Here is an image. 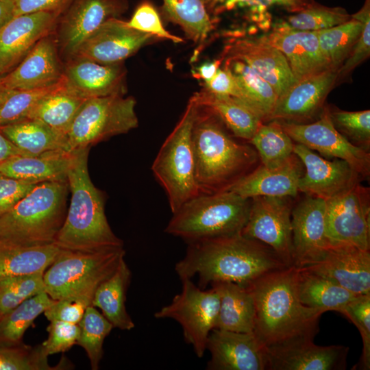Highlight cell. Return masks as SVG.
<instances>
[{"label": "cell", "mask_w": 370, "mask_h": 370, "mask_svg": "<svg viewBox=\"0 0 370 370\" xmlns=\"http://www.w3.org/2000/svg\"><path fill=\"white\" fill-rule=\"evenodd\" d=\"M175 264L180 279L198 276V286L230 282L249 288L262 276L287 266L275 251L241 233L187 243Z\"/></svg>", "instance_id": "6da1fadb"}, {"label": "cell", "mask_w": 370, "mask_h": 370, "mask_svg": "<svg viewBox=\"0 0 370 370\" xmlns=\"http://www.w3.org/2000/svg\"><path fill=\"white\" fill-rule=\"evenodd\" d=\"M249 288L255 302L254 334L264 347L317 333L325 312L301 303L295 266L271 272Z\"/></svg>", "instance_id": "7a4b0ae2"}, {"label": "cell", "mask_w": 370, "mask_h": 370, "mask_svg": "<svg viewBox=\"0 0 370 370\" xmlns=\"http://www.w3.org/2000/svg\"><path fill=\"white\" fill-rule=\"evenodd\" d=\"M195 176L200 194L229 190L254 170L258 155L247 145L236 142L221 120L199 106L192 130Z\"/></svg>", "instance_id": "3957f363"}, {"label": "cell", "mask_w": 370, "mask_h": 370, "mask_svg": "<svg viewBox=\"0 0 370 370\" xmlns=\"http://www.w3.org/2000/svg\"><path fill=\"white\" fill-rule=\"evenodd\" d=\"M90 148L75 150L67 173L71 197L55 243L75 251H99L123 247L105 214L103 193L92 182L88 169Z\"/></svg>", "instance_id": "277c9868"}, {"label": "cell", "mask_w": 370, "mask_h": 370, "mask_svg": "<svg viewBox=\"0 0 370 370\" xmlns=\"http://www.w3.org/2000/svg\"><path fill=\"white\" fill-rule=\"evenodd\" d=\"M67 182L37 184L0 217V238L24 245L53 243L66 217Z\"/></svg>", "instance_id": "5b68a950"}, {"label": "cell", "mask_w": 370, "mask_h": 370, "mask_svg": "<svg viewBox=\"0 0 370 370\" xmlns=\"http://www.w3.org/2000/svg\"><path fill=\"white\" fill-rule=\"evenodd\" d=\"M250 204L231 190L199 194L173 213L164 231L186 243L241 233Z\"/></svg>", "instance_id": "8992f818"}, {"label": "cell", "mask_w": 370, "mask_h": 370, "mask_svg": "<svg viewBox=\"0 0 370 370\" xmlns=\"http://www.w3.org/2000/svg\"><path fill=\"white\" fill-rule=\"evenodd\" d=\"M198 108V103L192 96L151 166L154 176L166 193L172 213L200 194L195 176L192 142V130Z\"/></svg>", "instance_id": "52a82bcc"}, {"label": "cell", "mask_w": 370, "mask_h": 370, "mask_svg": "<svg viewBox=\"0 0 370 370\" xmlns=\"http://www.w3.org/2000/svg\"><path fill=\"white\" fill-rule=\"evenodd\" d=\"M123 247L99 251L62 249L46 269V293L54 300L98 285L110 275L125 258Z\"/></svg>", "instance_id": "ba28073f"}, {"label": "cell", "mask_w": 370, "mask_h": 370, "mask_svg": "<svg viewBox=\"0 0 370 370\" xmlns=\"http://www.w3.org/2000/svg\"><path fill=\"white\" fill-rule=\"evenodd\" d=\"M136 104L134 97L119 95L86 99L67 133L68 151L90 148L137 127Z\"/></svg>", "instance_id": "9c48e42d"}, {"label": "cell", "mask_w": 370, "mask_h": 370, "mask_svg": "<svg viewBox=\"0 0 370 370\" xmlns=\"http://www.w3.org/2000/svg\"><path fill=\"white\" fill-rule=\"evenodd\" d=\"M182 291L171 302L156 312V319L169 318L178 322L182 328L184 341L191 345L198 358L206 350V342L215 328L219 310V296L212 288L202 289L191 279L182 280Z\"/></svg>", "instance_id": "30bf717a"}, {"label": "cell", "mask_w": 370, "mask_h": 370, "mask_svg": "<svg viewBox=\"0 0 370 370\" xmlns=\"http://www.w3.org/2000/svg\"><path fill=\"white\" fill-rule=\"evenodd\" d=\"M325 232L330 244L369 250V188L358 183L325 200Z\"/></svg>", "instance_id": "8fae6325"}, {"label": "cell", "mask_w": 370, "mask_h": 370, "mask_svg": "<svg viewBox=\"0 0 370 370\" xmlns=\"http://www.w3.org/2000/svg\"><path fill=\"white\" fill-rule=\"evenodd\" d=\"M289 197L251 198L247 221L241 234L271 248L288 267L294 266Z\"/></svg>", "instance_id": "7c38bea8"}, {"label": "cell", "mask_w": 370, "mask_h": 370, "mask_svg": "<svg viewBox=\"0 0 370 370\" xmlns=\"http://www.w3.org/2000/svg\"><path fill=\"white\" fill-rule=\"evenodd\" d=\"M280 124L297 143L317 151L324 157L346 161L360 176L369 175V152L352 144L336 129L328 109L319 120L311 123L283 121Z\"/></svg>", "instance_id": "4fadbf2b"}, {"label": "cell", "mask_w": 370, "mask_h": 370, "mask_svg": "<svg viewBox=\"0 0 370 370\" xmlns=\"http://www.w3.org/2000/svg\"><path fill=\"white\" fill-rule=\"evenodd\" d=\"M221 58L246 64L273 87L278 97L297 82L284 54L261 37L229 33Z\"/></svg>", "instance_id": "5bb4252c"}, {"label": "cell", "mask_w": 370, "mask_h": 370, "mask_svg": "<svg viewBox=\"0 0 370 370\" xmlns=\"http://www.w3.org/2000/svg\"><path fill=\"white\" fill-rule=\"evenodd\" d=\"M314 336L293 338L264 347L267 370H341L346 369L349 348L319 346Z\"/></svg>", "instance_id": "9a60e30c"}, {"label": "cell", "mask_w": 370, "mask_h": 370, "mask_svg": "<svg viewBox=\"0 0 370 370\" xmlns=\"http://www.w3.org/2000/svg\"><path fill=\"white\" fill-rule=\"evenodd\" d=\"M128 8V0H72L60 16L58 42L69 59L103 23L118 18Z\"/></svg>", "instance_id": "2e32d148"}, {"label": "cell", "mask_w": 370, "mask_h": 370, "mask_svg": "<svg viewBox=\"0 0 370 370\" xmlns=\"http://www.w3.org/2000/svg\"><path fill=\"white\" fill-rule=\"evenodd\" d=\"M154 38L130 27L127 21L112 18L90 35L71 58L87 59L102 64H121Z\"/></svg>", "instance_id": "e0dca14e"}, {"label": "cell", "mask_w": 370, "mask_h": 370, "mask_svg": "<svg viewBox=\"0 0 370 370\" xmlns=\"http://www.w3.org/2000/svg\"><path fill=\"white\" fill-rule=\"evenodd\" d=\"M293 153L304 167L298 189L307 195L327 200L359 183L360 175L343 160H328L299 143L294 144Z\"/></svg>", "instance_id": "ac0fdd59"}, {"label": "cell", "mask_w": 370, "mask_h": 370, "mask_svg": "<svg viewBox=\"0 0 370 370\" xmlns=\"http://www.w3.org/2000/svg\"><path fill=\"white\" fill-rule=\"evenodd\" d=\"M325 200L307 195L291 210L294 266L311 264L324 255L330 246L325 232Z\"/></svg>", "instance_id": "d6986e66"}, {"label": "cell", "mask_w": 370, "mask_h": 370, "mask_svg": "<svg viewBox=\"0 0 370 370\" xmlns=\"http://www.w3.org/2000/svg\"><path fill=\"white\" fill-rule=\"evenodd\" d=\"M60 16L49 12L21 14L0 29V77L13 70L40 39L49 35Z\"/></svg>", "instance_id": "ffe728a7"}, {"label": "cell", "mask_w": 370, "mask_h": 370, "mask_svg": "<svg viewBox=\"0 0 370 370\" xmlns=\"http://www.w3.org/2000/svg\"><path fill=\"white\" fill-rule=\"evenodd\" d=\"M356 295L370 294V252L349 245H330L318 261L301 267Z\"/></svg>", "instance_id": "44dd1931"}, {"label": "cell", "mask_w": 370, "mask_h": 370, "mask_svg": "<svg viewBox=\"0 0 370 370\" xmlns=\"http://www.w3.org/2000/svg\"><path fill=\"white\" fill-rule=\"evenodd\" d=\"M63 86L85 99L126 92V70L123 64H102L84 58L69 59L63 70Z\"/></svg>", "instance_id": "7402d4cb"}, {"label": "cell", "mask_w": 370, "mask_h": 370, "mask_svg": "<svg viewBox=\"0 0 370 370\" xmlns=\"http://www.w3.org/2000/svg\"><path fill=\"white\" fill-rule=\"evenodd\" d=\"M206 349L210 354L208 370H266L264 347L254 332L243 333L214 328Z\"/></svg>", "instance_id": "603a6c76"}, {"label": "cell", "mask_w": 370, "mask_h": 370, "mask_svg": "<svg viewBox=\"0 0 370 370\" xmlns=\"http://www.w3.org/2000/svg\"><path fill=\"white\" fill-rule=\"evenodd\" d=\"M338 79V70L329 69L297 81L279 97L268 121L297 123L310 119L323 106Z\"/></svg>", "instance_id": "cb8c5ba5"}, {"label": "cell", "mask_w": 370, "mask_h": 370, "mask_svg": "<svg viewBox=\"0 0 370 370\" xmlns=\"http://www.w3.org/2000/svg\"><path fill=\"white\" fill-rule=\"evenodd\" d=\"M56 46L49 35L40 39L13 70L0 77V86L31 90L61 83L64 69Z\"/></svg>", "instance_id": "d4e9b609"}, {"label": "cell", "mask_w": 370, "mask_h": 370, "mask_svg": "<svg viewBox=\"0 0 370 370\" xmlns=\"http://www.w3.org/2000/svg\"><path fill=\"white\" fill-rule=\"evenodd\" d=\"M261 38L284 54L296 81L331 69L316 32L293 29L284 24Z\"/></svg>", "instance_id": "484cf974"}, {"label": "cell", "mask_w": 370, "mask_h": 370, "mask_svg": "<svg viewBox=\"0 0 370 370\" xmlns=\"http://www.w3.org/2000/svg\"><path fill=\"white\" fill-rule=\"evenodd\" d=\"M304 172L302 162L293 153L278 166H258L227 190L246 199L258 196L294 197L299 192L298 183Z\"/></svg>", "instance_id": "4316f807"}, {"label": "cell", "mask_w": 370, "mask_h": 370, "mask_svg": "<svg viewBox=\"0 0 370 370\" xmlns=\"http://www.w3.org/2000/svg\"><path fill=\"white\" fill-rule=\"evenodd\" d=\"M193 97L199 106L214 113L238 138L250 140L263 122L256 110L238 98L212 93L203 88Z\"/></svg>", "instance_id": "83f0119b"}, {"label": "cell", "mask_w": 370, "mask_h": 370, "mask_svg": "<svg viewBox=\"0 0 370 370\" xmlns=\"http://www.w3.org/2000/svg\"><path fill=\"white\" fill-rule=\"evenodd\" d=\"M219 296L217 329L236 332H254L255 302L249 288L230 282L212 283Z\"/></svg>", "instance_id": "f1b7e54d"}, {"label": "cell", "mask_w": 370, "mask_h": 370, "mask_svg": "<svg viewBox=\"0 0 370 370\" xmlns=\"http://www.w3.org/2000/svg\"><path fill=\"white\" fill-rule=\"evenodd\" d=\"M73 152L56 151L40 155L14 156L0 164V173L22 180L67 182Z\"/></svg>", "instance_id": "f546056e"}, {"label": "cell", "mask_w": 370, "mask_h": 370, "mask_svg": "<svg viewBox=\"0 0 370 370\" xmlns=\"http://www.w3.org/2000/svg\"><path fill=\"white\" fill-rule=\"evenodd\" d=\"M131 277L124 258L114 271L98 285L92 301V306L99 308L114 328L121 330H131L135 327L125 306Z\"/></svg>", "instance_id": "4dcf8cb0"}, {"label": "cell", "mask_w": 370, "mask_h": 370, "mask_svg": "<svg viewBox=\"0 0 370 370\" xmlns=\"http://www.w3.org/2000/svg\"><path fill=\"white\" fill-rule=\"evenodd\" d=\"M61 250L55 243L29 246L0 238V279L44 273Z\"/></svg>", "instance_id": "1f68e13d"}, {"label": "cell", "mask_w": 370, "mask_h": 370, "mask_svg": "<svg viewBox=\"0 0 370 370\" xmlns=\"http://www.w3.org/2000/svg\"><path fill=\"white\" fill-rule=\"evenodd\" d=\"M0 132L27 155L68 151L66 138L35 119L25 118L1 126Z\"/></svg>", "instance_id": "d6a6232c"}, {"label": "cell", "mask_w": 370, "mask_h": 370, "mask_svg": "<svg viewBox=\"0 0 370 370\" xmlns=\"http://www.w3.org/2000/svg\"><path fill=\"white\" fill-rule=\"evenodd\" d=\"M297 293L308 307L341 312L356 295L318 273L297 268Z\"/></svg>", "instance_id": "836d02e7"}, {"label": "cell", "mask_w": 370, "mask_h": 370, "mask_svg": "<svg viewBox=\"0 0 370 370\" xmlns=\"http://www.w3.org/2000/svg\"><path fill=\"white\" fill-rule=\"evenodd\" d=\"M86 100L68 92L62 82L36 102L27 118L42 121L66 138L71 124Z\"/></svg>", "instance_id": "e575fe53"}, {"label": "cell", "mask_w": 370, "mask_h": 370, "mask_svg": "<svg viewBox=\"0 0 370 370\" xmlns=\"http://www.w3.org/2000/svg\"><path fill=\"white\" fill-rule=\"evenodd\" d=\"M223 60V67L232 75L241 90L242 101L267 121L278 98L273 87L244 62L230 58Z\"/></svg>", "instance_id": "d590c367"}, {"label": "cell", "mask_w": 370, "mask_h": 370, "mask_svg": "<svg viewBox=\"0 0 370 370\" xmlns=\"http://www.w3.org/2000/svg\"><path fill=\"white\" fill-rule=\"evenodd\" d=\"M165 18L182 29L195 44H202L214 29L204 0H162Z\"/></svg>", "instance_id": "8d00e7d4"}, {"label": "cell", "mask_w": 370, "mask_h": 370, "mask_svg": "<svg viewBox=\"0 0 370 370\" xmlns=\"http://www.w3.org/2000/svg\"><path fill=\"white\" fill-rule=\"evenodd\" d=\"M55 301L44 292L26 299L14 309L1 314L0 343H21L25 332L34 321Z\"/></svg>", "instance_id": "74e56055"}, {"label": "cell", "mask_w": 370, "mask_h": 370, "mask_svg": "<svg viewBox=\"0 0 370 370\" xmlns=\"http://www.w3.org/2000/svg\"><path fill=\"white\" fill-rule=\"evenodd\" d=\"M293 140L283 130L278 121L260 125L254 136L248 142L254 147L265 167L278 166L293 154Z\"/></svg>", "instance_id": "f35d334b"}, {"label": "cell", "mask_w": 370, "mask_h": 370, "mask_svg": "<svg viewBox=\"0 0 370 370\" xmlns=\"http://www.w3.org/2000/svg\"><path fill=\"white\" fill-rule=\"evenodd\" d=\"M363 28L356 19L316 31L321 51L331 69H337L349 56Z\"/></svg>", "instance_id": "ab89813d"}, {"label": "cell", "mask_w": 370, "mask_h": 370, "mask_svg": "<svg viewBox=\"0 0 370 370\" xmlns=\"http://www.w3.org/2000/svg\"><path fill=\"white\" fill-rule=\"evenodd\" d=\"M78 324L80 334L77 345L86 352L91 369L97 370L103 355V342L114 327L93 306L86 308Z\"/></svg>", "instance_id": "60d3db41"}, {"label": "cell", "mask_w": 370, "mask_h": 370, "mask_svg": "<svg viewBox=\"0 0 370 370\" xmlns=\"http://www.w3.org/2000/svg\"><path fill=\"white\" fill-rule=\"evenodd\" d=\"M351 18V14L342 8H328L313 2L291 15L284 25L293 29L316 32L342 24Z\"/></svg>", "instance_id": "b9f144b4"}, {"label": "cell", "mask_w": 370, "mask_h": 370, "mask_svg": "<svg viewBox=\"0 0 370 370\" xmlns=\"http://www.w3.org/2000/svg\"><path fill=\"white\" fill-rule=\"evenodd\" d=\"M43 274L0 279V314L9 312L30 297L46 292Z\"/></svg>", "instance_id": "7bdbcfd3"}, {"label": "cell", "mask_w": 370, "mask_h": 370, "mask_svg": "<svg viewBox=\"0 0 370 370\" xmlns=\"http://www.w3.org/2000/svg\"><path fill=\"white\" fill-rule=\"evenodd\" d=\"M58 85L31 90L10 89L0 86V127L27 118L32 108Z\"/></svg>", "instance_id": "ee69618b"}, {"label": "cell", "mask_w": 370, "mask_h": 370, "mask_svg": "<svg viewBox=\"0 0 370 370\" xmlns=\"http://www.w3.org/2000/svg\"><path fill=\"white\" fill-rule=\"evenodd\" d=\"M59 365L49 364L42 345L30 346L23 343L16 345L0 343V370H54Z\"/></svg>", "instance_id": "f6af8a7d"}, {"label": "cell", "mask_w": 370, "mask_h": 370, "mask_svg": "<svg viewBox=\"0 0 370 370\" xmlns=\"http://www.w3.org/2000/svg\"><path fill=\"white\" fill-rule=\"evenodd\" d=\"M210 15H219L236 8H248L257 20L273 6L297 12L310 5L312 0H204Z\"/></svg>", "instance_id": "bcb514c9"}, {"label": "cell", "mask_w": 370, "mask_h": 370, "mask_svg": "<svg viewBox=\"0 0 370 370\" xmlns=\"http://www.w3.org/2000/svg\"><path fill=\"white\" fill-rule=\"evenodd\" d=\"M333 125L352 144L369 151L370 147V110L330 112Z\"/></svg>", "instance_id": "7dc6e473"}, {"label": "cell", "mask_w": 370, "mask_h": 370, "mask_svg": "<svg viewBox=\"0 0 370 370\" xmlns=\"http://www.w3.org/2000/svg\"><path fill=\"white\" fill-rule=\"evenodd\" d=\"M358 328L362 341V352L358 362L360 369H370V294L359 295L341 311Z\"/></svg>", "instance_id": "c3c4849f"}, {"label": "cell", "mask_w": 370, "mask_h": 370, "mask_svg": "<svg viewBox=\"0 0 370 370\" xmlns=\"http://www.w3.org/2000/svg\"><path fill=\"white\" fill-rule=\"evenodd\" d=\"M96 288L97 287L86 288L57 299L43 314L49 321L59 320L78 323L86 308L92 306Z\"/></svg>", "instance_id": "681fc988"}, {"label": "cell", "mask_w": 370, "mask_h": 370, "mask_svg": "<svg viewBox=\"0 0 370 370\" xmlns=\"http://www.w3.org/2000/svg\"><path fill=\"white\" fill-rule=\"evenodd\" d=\"M127 24L134 29L151 34L155 38L169 40L174 43L183 42L182 38L164 28L157 9L149 1H144L136 7Z\"/></svg>", "instance_id": "f907efd6"}, {"label": "cell", "mask_w": 370, "mask_h": 370, "mask_svg": "<svg viewBox=\"0 0 370 370\" xmlns=\"http://www.w3.org/2000/svg\"><path fill=\"white\" fill-rule=\"evenodd\" d=\"M351 17L360 21L363 28L349 56L338 69V78L345 77L370 54V0H365L360 10Z\"/></svg>", "instance_id": "816d5d0a"}, {"label": "cell", "mask_w": 370, "mask_h": 370, "mask_svg": "<svg viewBox=\"0 0 370 370\" xmlns=\"http://www.w3.org/2000/svg\"><path fill=\"white\" fill-rule=\"evenodd\" d=\"M47 331L48 337L41 345L47 356L69 350L74 345H77L80 334L78 323L59 320L50 321Z\"/></svg>", "instance_id": "f5cc1de1"}, {"label": "cell", "mask_w": 370, "mask_h": 370, "mask_svg": "<svg viewBox=\"0 0 370 370\" xmlns=\"http://www.w3.org/2000/svg\"><path fill=\"white\" fill-rule=\"evenodd\" d=\"M37 184L0 173V217L11 210Z\"/></svg>", "instance_id": "db71d44e"}, {"label": "cell", "mask_w": 370, "mask_h": 370, "mask_svg": "<svg viewBox=\"0 0 370 370\" xmlns=\"http://www.w3.org/2000/svg\"><path fill=\"white\" fill-rule=\"evenodd\" d=\"M202 88L212 93L243 99L241 90L235 79L224 67H220L210 80L204 82Z\"/></svg>", "instance_id": "11a10c76"}, {"label": "cell", "mask_w": 370, "mask_h": 370, "mask_svg": "<svg viewBox=\"0 0 370 370\" xmlns=\"http://www.w3.org/2000/svg\"><path fill=\"white\" fill-rule=\"evenodd\" d=\"M72 0H14V16L38 12H49L60 16Z\"/></svg>", "instance_id": "9f6ffc18"}, {"label": "cell", "mask_w": 370, "mask_h": 370, "mask_svg": "<svg viewBox=\"0 0 370 370\" xmlns=\"http://www.w3.org/2000/svg\"><path fill=\"white\" fill-rule=\"evenodd\" d=\"M223 60V59L221 57V58L214 60L212 62H205L197 67L195 71H193L192 75L195 78L201 79L203 82L209 81L214 76L219 70Z\"/></svg>", "instance_id": "6f0895ef"}, {"label": "cell", "mask_w": 370, "mask_h": 370, "mask_svg": "<svg viewBox=\"0 0 370 370\" xmlns=\"http://www.w3.org/2000/svg\"><path fill=\"white\" fill-rule=\"evenodd\" d=\"M20 155H27L16 147L0 132V164L5 160Z\"/></svg>", "instance_id": "680465c9"}, {"label": "cell", "mask_w": 370, "mask_h": 370, "mask_svg": "<svg viewBox=\"0 0 370 370\" xmlns=\"http://www.w3.org/2000/svg\"><path fill=\"white\" fill-rule=\"evenodd\" d=\"M14 17V0H0V29Z\"/></svg>", "instance_id": "91938a15"}, {"label": "cell", "mask_w": 370, "mask_h": 370, "mask_svg": "<svg viewBox=\"0 0 370 370\" xmlns=\"http://www.w3.org/2000/svg\"><path fill=\"white\" fill-rule=\"evenodd\" d=\"M0 316H1V314H0Z\"/></svg>", "instance_id": "94428289"}]
</instances>
